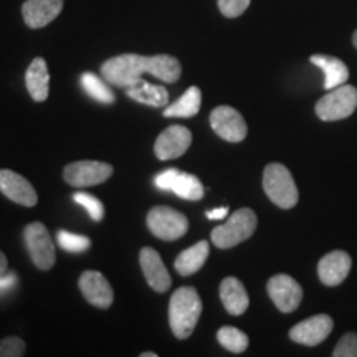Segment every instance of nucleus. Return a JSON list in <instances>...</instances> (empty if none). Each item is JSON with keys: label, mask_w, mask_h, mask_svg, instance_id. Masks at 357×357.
Segmentation results:
<instances>
[{"label": "nucleus", "mask_w": 357, "mask_h": 357, "mask_svg": "<svg viewBox=\"0 0 357 357\" xmlns=\"http://www.w3.org/2000/svg\"><path fill=\"white\" fill-rule=\"evenodd\" d=\"M257 213L252 208H238L223 225L212 230V242L218 248H234L255 234Z\"/></svg>", "instance_id": "obj_2"}, {"label": "nucleus", "mask_w": 357, "mask_h": 357, "mask_svg": "<svg viewBox=\"0 0 357 357\" xmlns=\"http://www.w3.org/2000/svg\"><path fill=\"white\" fill-rule=\"evenodd\" d=\"M334 357H357V334L347 333L339 339L333 351Z\"/></svg>", "instance_id": "obj_30"}, {"label": "nucleus", "mask_w": 357, "mask_h": 357, "mask_svg": "<svg viewBox=\"0 0 357 357\" xmlns=\"http://www.w3.org/2000/svg\"><path fill=\"white\" fill-rule=\"evenodd\" d=\"M147 227H149L151 234L158 238L174 242V240L184 236L185 231L189 230V220L184 213L177 212L176 208L158 205L147 213Z\"/></svg>", "instance_id": "obj_6"}, {"label": "nucleus", "mask_w": 357, "mask_h": 357, "mask_svg": "<svg viewBox=\"0 0 357 357\" xmlns=\"http://www.w3.org/2000/svg\"><path fill=\"white\" fill-rule=\"evenodd\" d=\"M227 213H229V207L213 208V211L207 212V218H211V220H220V218L227 217Z\"/></svg>", "instance_id": "obj_34"}, {"label": "nucleus", "mask_w": 357, "mask_h": 357, "mask_svg": "<svg viewBox=\"0 0 357 357\" xmlns=\"http://www.w3.org/2000/svg\"><path fill=\"white\" fill-rule=\"evenodd\" d=\"M126 95L134 101L154 106V108H162L169 101V91L166 88L159 86V84L147 83L142 78L126 86Z\"/></svg>", "instance_id": "obj_20"}, {"label": "nucleus", "mask_w": 357, "mask_h": 357, "mask_svg": "<svg viewBox=\"0 0 357 357\" xmlns=\"http://www.w3.org/2000/svg\"><path fill=\"white\" fill-rule=\"evenodd\" d=\"M0 192L12 202L24 205V207H33L38 202V195L33 185L24 176L8 169L0 171Z\"/></svg>", "instance_id": "obj_13"}, {"label": "nucleus", "mask_w": 357, "mask_h": 357, "mask_svg": "<svg viewBox=\"0 0 357 357\" xmlns=\"http://www.w3.org/2000/svg\"><path fill=\"white\" fill-rule=\"evenodd\" d=\"M357 108V89L351 84H341V86L329 89L328 95H324L316 102L314 111L319 119L323 121H341L349 118Z\"/></svg>", "instance_id": "obj_4"}, {"label": "nucleus", "mask_w": 357, "mask_h": 357, "mask_svg": "<svg viewBox=\"0 0 357 357\" xmlns=\"http://www.w3.org/2000/svg\"><path fill=\"white\" fill-rule=\"evenodd\" d=\"M263 189L268 199L280 208H293L300 199L291 172L283 164H268L263 172Z\"/></svg>", "instance_id": "obj_3"}, {"label": "nucleus", "mask_w": 357, "mask_h": 357, "mask_svg": "<svg viewBox=\"0 0 357 357\" xmlns=\"http://www.w3.org/2000/svg\"><path fill=\"white\" fill-rule=\"evenodd\" d=\"M147 73L164 83H176L182 75V66L171 55L147 56Z\"/></svg>", "instance_id": "obj_23"}, {"label": "nucleus", "mask_w": 357, "mask_h": 357, "mask_svg": "<svg viewBox=\"0 0 357 357\" xmlns=\"http://www.w3.org/2000/svg\"><path fill=\"white\" fill-rule=\"evenodd\" d=\"M63 0H26L22 6V15L30 29H42L60 15Z\"/></svg>", "instance_id": "obj_17"}, {"label": "nucleus", "mask_w": 357, "mask_h": 357, "mask_svg": "<svg viewBox=\"0 0 357 357\" xmlns=\"http://www.w3.org/2000/svg\"><path fill=\"white\" fill-rule=\"evenodd\" d=\"M113 174V167L98 160H79L65 167L63 177L73 187H91L106 182Z\"/></svg>", "instance_id": "obj_8"}, {"label": "nucleus", "mask_w": 357, "mask_h": 357, "mask_svg": "<svg viewBox=\"0 0 357 357\" xmlns=\"http://www.w3.org/2000/svg\"><path fill=\"white\" fill-rule=\"evenodd\" d=\"M333 318L328 314H316L307 318L289 331V339L303 346H318L333 331Z\"/></svg>", "instance_id": "obj_11"}, {"label": "nucleus", "mask_w": 357, "mask_h": 357, "mask_svg": "<svg viewBox=\"0 0 357 357\" xmlns=\"http://www.w3.org/2000/svg\"><path fill=\"white\" fill-rule=\"evenodd\" d=\"M73 200L78 205H82L84 211L89 213V217H91L95 222H100L101 218L105 217V207H102V202L101 200H98L96 197H93V195L84 194V192H78V194L73 195Z\"/></svg>", "instance_id": "obj_29"}, {"label": "nucleus", "mask_w": 357, "mask_h": 357, "mask_svg": "<svg viewBox=\"0 0 357 357\" xmlns=\"http://www.w3.org/2000/svg\"><path fill=\"white\" fill-rule=\"evenodd\" d=\"M82 86L84 89V93L91 96L93 100L105 102V105H111V102H114V93L111 91L108 84L102 82L100 77H96L95 73H89V71L83 73Z\"/></svg>", "instance_id": "obj_26"}, {"label": "nucleus", "mask_w": 357, "mask_h": 357, "mask_svg": "<svg viewBox=\"0 0 357 357\" xmlns=\"http://www.w3.org/2000/svg\"><path fill=\"white\" fill-rule=\"evenodd\" d=\"M311 63L319 66L324 73V88L334 89L341 84H344L349 79V70H347L346 63L342 60H339L336 56L329 55H312Z\"/></svg>", "instance_id": "obj_21"}, {"label": "nucleus", "mask_w": 357, "mask_h": 357, "mask_svg": "<svg viewBox=\"0 0 357 357\" xmlns=\"http://www.w3.org/2000/svg\"><path fill=\"white\" fill-rule=\"evenodd\" d=\"M25 84L32 100L42 102L50 93V73L43 58H35L25 73Z\"/></svg>", "instance_id": "obj_19"}, {"label": "nucleus", "mask_w": 357, "mask_h": 357, "mask_svg": "<svg viewBox=\"0 0 357 357\" xmlns=\"http://www.w3.org/2000/svg\"><path fill=\"white\" fill-rule=\"evenodd\" d=\"M25 354V342L20 337L10 336L0 341V357H20Z\"/></svg>", "instance_id": "obj_31"}, {"label": "nucleus", "mask_w": 357, "mask_h": 357, "mask_svg": "<svg viewBox=\"0 0 357 357\" xmlns=\"http://www.w3.org/2000/svg\"><path fill=\"white\" fill-rule=\"evenodd\" d=\"M211 126L222 139L229 142H242L248 134L243 116L230 106H218L212 111Z\"/></svg>", "instance_id": "obj_10"}, {"label": "nucleus", "mask_w": 357, "mask_h": 357, "mask_svg": "<svg viewBox=\"0 0 357 357\" xmlns=\"http://www.w3.org/2000/svg\"><path fill=\"white\" fill-rule=\"evenodd\" d=\"M139 263L142 268V273H144L147 284L158 293H166L171 288V275L164 266L162 258L154 248L144 247L139 253Z\"/></svg>", "instance_id": "obj_15"}, {"label": "nucleus", "mask_w": 357, "mask_h": 357, "mask_svg": "<svg viewBox=\"0 0 357 357\" xmlns=\"http://www.w3.org/2000/svg\"><path fill=\"white\" fill-rule=\"evenodd\" d=\"M220 300L225 310L234 316H240L247 311L250 305V298L242 281L229 276L222 281L220 284Z\"/></svg>", "instance_id": "obj_18"}, {"label": "nucleus", "mask_w": 357, "mask_h": 357, "mask_svg": "<svg viewBox=\"0 0 357 357\" xmlns=\"http://www.w3.org/2000/svg\"><path fill=\"white\" fill-rule=\"evenodd\" d=\"M218 342L225 347L227 351L235 352V354H240L248 347V336L240 329L231 328V326H225V328H220L217 333Z\"/></svg>", "instance_id": "obj_27"}, {"label": "nucleus", "mask_w": 357, "mask_h": 357, "mask_svg": "<svg viewBox=\"0 0 357 357\" xmlns=\"http://www.w3.org/2000/svg\"><path fill=\"white\" fill-rule=\"evenodd\" d=\"M208 253H211V247H208V243L205 240L195 243L194 247L184 250L176 260L177 273L182 276H190L197 273L200 268L205 265V261H207Z\"/></svg>", "instance_id": "obj_22"}, {"label": "nucleus", "mask_w": 357, "mask_h": 357, "mask_svg": "<svg viewBox=\"0 0 357 357\" xmlns=\"http://www.w3.org/2000/svg\"><path fill=\"white\" fill-rule=\"evenodd\" d=\"M171 192H174V194L178 195L181 199L195 202V200H200L204 197V185L200 184L199 178L192 176V174L178 171L176 178H174Z\"/></svg>", "instance_id": "obj_25"}, {"label": "nucleus", "mask_w": 357, "mask_h": 357, "mask_svg": "<svg viewBox=\"0 0 357 357\" xmlns=\"http://www.w3.org/2000/svg\"><path fill=\"white\" fill-rule=\"evenodd\" d=\"M352 266L351 257L341 250H334L321 258L318 263V276L326 287H337L347 278Z\"/></svg>", "instance_id": "obj_16"}, {"label": "nucleus", "mask_w": 357, "mask_h": 357, "mask_svg": "<svg viewBox=\"0 0 357 357\" xmlns=\"http://www.w3.org/2000/svg\"><path fill=\"white\" fill-rule=\"evenodd\" d=\"M192 142V132L184 126H171L159 134L154 153L160 160L177 159L187 153Z\"/></svg>", "instance_id": "obj_12"}, {"label": "nucleus", "mask_w": 357, "mask_h": 357, "mask_svg": "<svg viewBox=\"0 0 357 357\" xmlns=\"http://www.w3.org/2000/svg\"><path fill=\"white\" fill-rule=\"evenodd\" d=\"M79 289H82L86 301L91 303L93 306L106 310V307L113 305V288H111L109 281L106 280L100 271H84V273L79 276Z\"/></svg>", "instance_id": "obj_14"}, {"label": "nucleus", "mask_w": 357, "mask_h": 357, "mask_svg": "<svg viewBox=\"0 0 357 357\" xmlns=\"http://www.w3.org/2000/svg\"><path fill=\"white\" fill-rule=\"evenodd\" d=\"M202 312V300L197 289L182 287L174 291L169 303V324L174 336L177 339H187L194 333Z\"/></svg>", "instance_id": "obj_1"}, {"label": "nucleus", "mask_w": 357, "mask_h": 357, "mask_svg": "<svg viewBox=\"0 0 357 357\" xmlns=\"http://www.w3.org/2000/svg\"><path fill=\"white\" fill-rule=\"evenodd\" d=\"M352 42H354L356 48H357V30H356V32H354V37H352Z\"/></svg>", "instance_id": "obj_37"}, {"label": "nucleus", "mask_w": 357, "mask_h": 357, "mask_svg": "<svg viewBox=\"0 0 357 357\" xmlns=\"http://www.w3.org/2000/svg\"><path fill=\"white\" fill-rule=\"evenodd\" d=\"M202 105V93L197 86H190L176 102L164 109L166 118H192L200 111Z\"/></svg>", "instance_id": "obj_24"}, {"label": "nucleus", "mask_w": 357, "mask_h": 357, "mask_svg": "<svg viewBox=\"0 0 357 357\" xmlns=\"http://www.w3.org/2000/svg\"><path fill=\"white\" fill-rule=\"evenodd\" d=\"M58 245L70 253H83L91 247V240L84 235L71 234V231L60 230L56 235Z\"/></svg>", "instance_id": "obj_28"}, {"label": "nucleus", "mask_w": 357, "mask_h": 357, "mask_svg": "<svg viewBox=\"0 0 357 357\" xmlns=\"http://www.w3.org/2000/svg\"><path fill=\"white\" fill-rule=\"evenodd\" d=\"M266 289L281 312H293L303 301V288L289 275H275L268 281Z\"/></svg>", "instance_id": "obj_9"}, {"label": "nucleus", "mask_w": 357, "mask_h": 357, "mask_svg": "<svg viewBox=\"0 0 357 357\" xmlns=\"http://www.w3.org/2000/svg\"><path fill=\"white\" fill-rule=\"evenodd\" d=\"M142 73H147V56L136 55V53H124V55L109 58L101 66L102 78L114 86L126 88L142 78Z\"/></svg>", "instance_id": "obj_5"}, {"label": "nucleus", "mask_w": 357, "mask_h": 357, "mask_svg": "<svg viewBox=\"0 0 357 357\" xmlns=\"http://www.w3.org/2000/svg\"><path fill=\"white\" fill-rule=\"evenodd\" d=\"M7 258H6V255H3L2 252H0V276L2 275H6L7 273Z\"/></svg>", "instance_id": "obj_35"}, {"label": "nucleus", "mask_w": 357, "mask_h": 357, "mask_svg": "<svg viewBox=\"0 0 357 357\" xmlns=\"http://www.w3.org/2000/svg\"><path fill=\"white\" fill-rule=\"evenodd\" d=\"M141 357H158V354L155 352H142Z\"/></svg>", "instance_id": "obj_36"}, {"label": "nucleus", "mask_w": 357, "mask_h": 357, "mask_svg": "<svg viewBox=\"0 0 357 357\" xmlns=\"http://www.w3.org/2000/svg\"><path fill=\"white\" fill-rule=\"evenodd\" d=\"M178 174L177 169H169V171H164L160 172L159 176H155L154 178V184L158 189L160 190H171L172 189V184H174V178Z\"/></svg>", "instance_id": "obj_33"}, {"label": "nucleus", "mask_w": 357, "mask_h": 357, "mask_svg": "<svg viewBox=\"0 0 357 357\" xmlns=\"http://www.w3.org/2000/svg\"><path fill=\"white\" fill-rule=\"evenodd\" d=\"M24 238L35 266L43 271L50 270L55 265L56 253L55 245L52 242V236L48 234L47 227L40 222L29 223L24 230Z\"/></svg>", "instance_id": "obj_7"}, {"label": "nucleus", "mask_w": 357, "mask_h": 357, "mask_svg": "<svg viewBox=\"0 0 357 357\" xmlns=\"http://www.w3.org/2000/svg\"><path fill=\"white\" fill-rule=\"evenodd\" d=\"M252 0H218V8L225 17L229 19H235L240 17L242 13L250 7Z\"/></svg>", "instance_id": "obj_32"}]
</instances>
